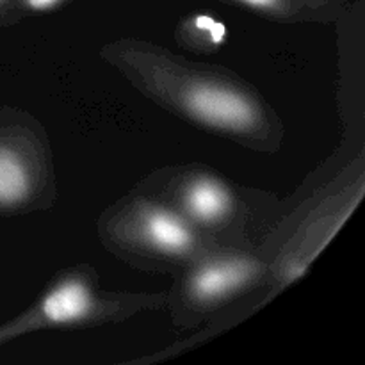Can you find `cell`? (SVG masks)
<instances>
[{
  "mask_svg": "<svg viewBox=\"0 0 365 365\" xmlns=\"http://www.w3.org/2000/svg\"><path fill=\"white\" fill-rule=\"evenodd\" d=\"M185 107L200 121L227 130H242L255 121V107L237 91L214 84H196L185 91Z\"/></svg>",
  "mask_w": 365,
  "mask_h": 365,
  "instance_id": "cell-1",
  "label": "cell"
},
{
  "mask_svg": "<svg viewBox=\"0 0 365 365\" xmlns=\"http://www.w3.org/2000/svg\"><path fill=\"white\" fill-rule=\"evenodd\" d=\"M259 271V264L248 259H228L200 267L191 280L192 296L212 303L248 284Z\"/></svg>",
  "mask_w": 365,
  "mask_h": 365,
  "instance_id": "cell-2",
  "label": "cell"
},
{
  "mask_svg": "<svg viewBox=\"0 0 365 365\" xmlns=\"http://www.w3.org/2000/svg\"><path fill=\"white\" fill-rule=\"evenodd\" d=\"M141 228L146 241L166 253H184L192 245V232L187 223L168 210L146 212Z\"/></svg>",
  "mask_w": 365,
  "mask_h": 365,
  "instance_id": "cell-3",
  "label": "cell"
},
{
  "mask_svg": "<svg viewBox=\"0 0 365 365\" xmlns=\"http://www.w3.org/2000/svg\"><path fill=\"white\" fill-rule=\"evenodd\" d=\"M41 310L52 323H75L91 310V292L82 282H64L48 292Z\"/></svg>",
  "mask_w": 365,
  "mask_h": 365,
  "instance_id": "cell-4",
  "label": "cell"
},
{
  "mask_svg": "<svg viewBox=\"0 0 365 365\" xmlns=\"http://www.w3.org/2000/svg\"><path fill=\"white\" fill-rule=\"evenodd\" d=\"M185 205L198 221H216L230 207L228 191L216 180H200L191 185L185 195Z\"/></svg>",
  "mask_w": 365,
  "mask_h": 365,
  "instance_id": "cell-5",
  "label": "cell"
},
{
  "mask_svg": "<svg viewBox=\"0 0 365 365\" xmlns=\"http://www.w3.org/2000/svg\"><path fill=\"white\" fill-rule=\"evenodd\" d=\"M29 191V173L20 157L0 146V205L20 203Z\"/></svg>",
  "mask_w": 365,
  "mask_h": 365,
  "instance_id": "cell-6",
  "label": "cell"
},
{
  "mask_svg": "<svg viewBox=\"0 0 365 365\" xmlns=\"http://www.w3.org/2000/svg\"><path fill=\"white\" fill-rule=\"evenodd\" d=\"M237 2L245 4V6L253 7V9H264V11H273L277 7H282L284 0H237Z\"/></svg>",
  "mask_w": 365,
  "mask_h": 365,
  "instance_id": "cell-7",
  "label": "cell"
},
{
  "mask_svg": "<svg viewBox=\"0 0 365 365\" xmlns=\"http://www.w3.org/2000/svg\"><path fill=\"white\" fill-rule=\"evenodd\" d=\"M25 2H27L32 9L43 11V9H50V7H53L56 4H59L61 0H25Z\"/></svg>",
  "mask_w": 365,
  "mask_h": 365,
  "instance_id": "cell-8",
  "label": "cell"
},
{
  "mask_svg": "<svg viewBox=\"0 0 365 365\" xmlns=\"http://www.w3.org/2000/svg\"><path fill=\"white\" fill-rule=\"evenodd\" d=\"M0 2H4V0H0Z\"/></svg>",
  "mask_w": 365,
  "mask_h": 365,
  "instance_id": "cell-9",
  "label": "cell"
}]
</instances>
